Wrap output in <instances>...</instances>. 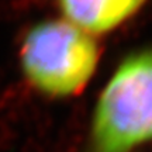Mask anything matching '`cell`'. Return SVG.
<instances>
[{
  "label": "cell",
  "mask_w": 152,
  "mask_h": 152,
  "mask_svg": "<svg viewBox=\"0 0 152 152\" xmlns=\"http://www.w3.org/2000/svg\"><path fill=\"white\" fill-rule=\"evenodd\" d=\"M90 35L62 20L41 23L24 38L21 66L30 83L51 96H69L86 86L97 66Z\"/></svg>",
  "instance_id": "2"
},
{
  "label": "cell",
  "mask_w": 152,
  "mask_h": 152,
  "mask_svg": "<svg viewBox=\"0 0 152 152\" xmlns=\"http://www.w3.org/2000/svg\"><path fill=\"white\" fill-rule=\"evenodd\" d=\"M152 141V49L118 66L96 106L89 152H131Z\"/></svg>",
  "instance_id": "1"
},
{
  "label": "cell",
  "mask_w": 152,
  "mask_h": 152,
  "mask_svg": "<svg viewBox=\"0 0 152 152\" xmlns=\"http://www.w3.org/2000/svg\"><path fill=\"white\" fill-rule=\"evenodd\" d=\"M68 20L85 33H106L131 17L145 0H58Z\"/></svg>",
  "instance_id": "3"
}]
</instances>
